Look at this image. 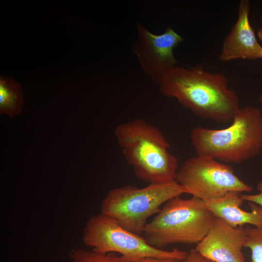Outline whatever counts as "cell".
I'll return each mask as SVG.
<instances>
[{
    "instance_id": "5",
    "label": "cell",
    "mask_w": 262,
    "mask_h": 262,
    "mask_svg": "<svg viewBox=\"0 0 262 262\" xmlns=\"http://www.w3.org/2000/svg\"><path fill=\"white\" fill-rule=\"evenodd\" d=\"M186 192L176 180L149 184L143 188L130 185L111 190L101 204V213L112 217L128 230L143 233L148 218L170 199Z\"/></svg>"
},
{
    "instance_id": "13",
    "label": "cell",
    "mask_w": 262,
    "mask_h": 262,
    "mask_svg": "<svg viewBox=\"0 0 262 262\" xmlns=\"http://www.w3.org/2000/svg\"><path fill=\"white\" fill-rule=\"evenodd\" d=\"M69 258V262H129L115 253L99 254L81 248L72 249Z\"/></svg>"
},
{
    "instance_id": "18",
    "label": "cell",
    "mask_w": 262,
    "mask_h": 262,
    "mask_svg": "<svg viewBox=\"0 0 262 262\" xmlns=\"http://www.w3.org/2000/svg\"><path fill=\"white\" fill-rule=\"evenodd\" d=\"M257 34L260 39L262 41V27L258 31Z\"/></svg>"
},
{
    "instance_id": "17",
    "label": "cell",
    "mask_w": 262,
    "mask_h": 262,
    "mask_svg": "<svg viewBox=\"0 0 262 262\" xmlns=\"http://www.w3.org/2000/svg\"><path fill=\"white\" fill-rule=\"evenodd\" d=\"M133 262H185L184 260L171 258H145Z\"/></svg>"
},
{
    "instance_id": "9",
    "label": "cell",
    "mask_w": 262,
    "mask_h": 262,
    "mask_svg": "<svg viewBox=\"0 0 262 262\" xmlns=\"http://www.w3.org/2000/svg\"><path fill=\"white\" fill-rule=\"evenodd\" d=\"M245 228H234L215 217L209 231L195 249L214 262H246L242 248L245 247Z\"/></svg>"
},
{
    "instance_id": "19",
    "label": "cell",
    "mask_w": 262,
    "mask_h": 262,
    "mask_svg": "<svg viewBox=\"0 0 262 262\" xmlns=\"http://www.w3.org/2000/svg\"><path fill=\"white\" fill-rule=\"evenodd\" d=\"M259 100L261 104V107H262L261 112H262V94H261L260 95Z\"/></svg>"
},
{
    "instance_id": "16",
    "label": "cell",
    "mask_w": 262,
    "mask_h": 262,
    "mask_svg": "<svg viewBox=\"0 0 262 262\" xmlns=\"http://www.w3.org/2000/svg\"><path fill=\"white\" fill-rule=\"evenodd\" d=\"M185 262H214L199 254L195 249L187 253Z\"/></svg>"
},
{
    "instance_id": "11",
    "label": "cell",
    "mask_w": 262,
    "mask_h": 262,
    "mask_svg": "<svg viewBox=\"0 0 262 262\" xmlns=\"http://www.w3.org/2000/svg\"><path fill=\"white\" fill-rule=\"evenodd\" d=\"M242 194L230 192L221 198L204 200V202L215 217L222 219L231 227L237 228L246 225L262 227V207L248 202L250 211L242 209L241 207L244 201Z\"/></svg>"
},
{
    "instance_id": "6",
    "label": "cell",
    "mask_w": 262,
    "mask_h": 262,
    "mask_svg": "<svg viewBox=\"0 0 262 262\" xmlns=\"http://www.w3.org/2000/svg\"><path fill=\"white\" fill-rule=\"evenodd\" d=\"M82 241L92 251L118 253L129 262L145 258L184 260L187 253L177 248L171 251L150 245L144 237L124 228L111 217L100 213L92 216L83 229Z\"/></svg>"
},
{
    "instance_id": "3",
    "label": "cell",
    "mask_w": 262,
    "mask_h": 262,
    "mask_svg": "<svg viewBox=\"0 0 262 262\" xmlns=\"http://www.w3.org/2000/svg\"><path fill=\"white\" fill-rule=\"evenodd\" d=\"M190 136L197 155L210 156L222 163L241 164L262 150L261 111L252 106L240 107L229 127H196Z\"/></svg>"
},
{
    "instance_id": "10",
    "label": "cell",
    "mask_w": 262,
    "mask_h": 262,
    "mask_svg": "<svg viewBox=\"0 0 262 262\" xmlns=\"http://www.w3.org/2000/svg\"><path fill=\"white\" fill-rule=\"evenodd\" d=\"M249 1L241 0L237 21L223 44L219 56L221 61L260 58L262 47L257 41L254 30L249 23Z\"/></svg>"
},
{
    "instance_id": "14",
    "label": "cell",
    "mask_w": 262,
    "mask_h": 262,
    "mask_svg": "<svg viewBox=\"0 0 262 262\" xmlns=\"http://www.w3.org/2000/svg\"><path fill=\"white\" fill-rule=\"evenodd\" d=\"M245 247L251 251V262H262V227L246 225Z\"/></svg>"
},
{
    "instance_id": "12",
    "label": "cell",
    "mask_w": 262,
    "mask_h": 262,
    "mask_svg": "<svg viewBox=\"0 0 262 262\" xmlns=\"http://www.w3.org/2000/svg\"><path fill=\"white\" fill-rule=\"evenodd\" d=\"M22 90L20 84L12 78L0 76V113L11 117L21 113L24 104Z\"/></svg>"
},
{
    "instance_id": "15",
    "label": "cell",
    "mask_w": 262,
    "mask_h": 262,
    "mask_svg": "<svg viewBox=\"0 0 262 262\" xmlns=\"http://www.w3.org/2000/svg\"><path fill=\"white\" fill-rule=\"evenodd\" d=\"M258 193L255 194H242L244 201L254 203L262 207V180L257 185Z\"/></svg>"
},
{
    "instance_id": "8",
    "label": "cell",
    "mask_w": 262,
    "mask_h": 262,
    "mask_svg": "<svg viewBox=\"0 0 262 262\" xmlns=\"http://www.w3.org/2000/svg\"><path fill=\"white\" fill-rule=\"evenodd\" d=\"M136 28L133 52L143 72L158 83L165 71L177 65L174 49L183 39L170 27L160 34L151 33L140 22Z\"/></svg>"
},
{
    "instance_id": "1",
    "label": "cell",
    "mask_w": 262,
    "mask_h": 262,
    "mask_svg": "<svg viewBox=\"0 0 262 262\" xmlns=\"http://www.w3.org/2000/svg\"><path fill=\"white\" fill-rule=\"evenodd\" d=\"M164 96L176 99L196 115L220 123L232 121L240 108L236 92L222 73H211L200 65L167 68L159 82Z\"/></svg>"
},
{
    "instance_id": "4",
    "label": "cell",
    "mask_w": 262,
    "mask_h": 262,
    "mask_svg": "<svg viewBox=\"0 0 262 262\" xmlns=\"http://www.w3.org/2000/svg\"><path fill=\"white\" fill-rule=\"evenodd\" d=\"M215 217L202 199L176 196L166 202L147 223L144 238L150 245L161 249L177 243L197 245L206 235Z\"/></svg>"
},
{
    "instance_id": "2",
    "label": "cell",
    "mask_w": 262,
    "mask_h": 262,
    "mask_svg": "<svg viewBox=\"0 0 262 262\" xmlns=\"http://www.w3.org/2000/svg\"><path fill=\"white\" fill-rule=\"evenodd\" d=\"M115 134L135 176L149 184L175 180L178 158L168 151L170 146L161 131L142 119L121 123Z\"/></svg>"
},
{
    "instance_id": "7",
    "label": "cell",
    "mask_w": 262,
    "mask_h": 262,
    "mask_svg": "<svg viewBox=\"0 0 262 262\" xmlns=\"http://www.w3.org/2000/svg\"><path fill=\"white\" fill-rule=\"evenodd\" d=\"M175 180L186 194L203 201L221 198L230 192L243 193L253 190L230 165L206 155H197L187 159L178 170Z\"/></svg>"
},
{
    "instance_id": "20",
    "label": "cell",
    "mask_w": 262,
    "mask_h": 262,
    "mask_svg": "<svg viewBox=\"0 0 262 262\" xmlns=\"http://www.w3.org/2000/svg\"><path fill=\"white\" fill-rule=\"evenodd\" d=\"M260 58L262 59V50L261 52Z\"/></svg>"
}]
</instances>
